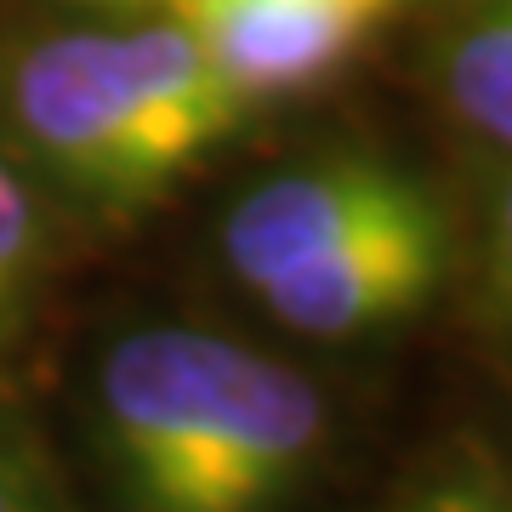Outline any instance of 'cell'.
I'll return each instance as SVG.
<instances>
[{
    "label": "cell",
    "instance_id": "obj_1",
    "mask_svg": "<svg viewBox=\"0 0 512 512\" xmlns=\"http://www.w3.org/2000/svg\"><path fill=\"white\" fill-rule=\"evenodd\" d=\"M325 439L296 370L205 330H137L103 359V444L137 512H274Z\"/></svg>",
    "mask_w": 512,
    "mask_h": 512
},
{
    "label": "cell",
    "instance_id": "obj_2",
    "mask_svg": "<svg viewBox=\"0 0 512 512\" xmlns=\"http://www.w3.org/2000/svg\"><path fill=\"white\" fill-rule=\"evenodd\" d=\"M234 86L183 18L74 29L23 52L12 114L40 160L92 205L137 211L239 126Z\"/></svg>",
    "mask_w": 512,
    "mask_h": 512
},
{
    "label": "cell",
    "instance_id": "obj_3",
    "mask_svg": "<svg viewBox=\"0 0 512 512\" xmlns=\"http://www.w3.org/2000/svg\"><path fill=\"white\" fill-rule=\"evenodd\" d=\"M444 274V222L421 188L416 200L393 205L387 217L365 222L342 245L296 262L268 285H256L268 313L302 336H365L410 313L433 296Z\"/></svg>",
    "mask_w": 512,
    "mask_h": 512
},
{
    "label": "cell",
    "instance_id": "obj_4",
    "mask_svg": "<svg viewBox=\"0 0 512 512\" xmlns=\"http://www.w3.org/2000/svg\"><path fill=\"white\" fill-rule=\"evenodd\" d=\"M421 183L382 160L342 154V160H313L296 171H279L245 194L222 222V256L245 285H268L274 274L308 262V256L342 245L365 222L387 217L393 205L416 200Z\"/></svg>",
    "mask_w": 512,
    "mask_h": 512
},
{
    "label": "cell",
    "instance_id": "obj_5",
    "mask_svg": "<svg viewBox=\"0 0 512 512\" xmlns=\"http://www.w3.org/2000/svg\"><path fill=\"white\" fill-rule=\"evenodd\" d=\"M177 18L239 103L291 97L348 63L376 23L370 0H183Z\"/></svg>",
    "mask_w": 512,
    "mask_h": 512
},
{
    "label": "cell",
    "instance_id": "obj_6",
    "mask_svg": "<svg viewBox=\"0 0 512 512\" xmlns=\"http://www.w3.org/2000/svg\"><path fill=\"white\" fill-rule=\"evenodd\" d=\"M444 86L484 137L512 148V0H490L478 12V23L450 52Z\"/></svg>",
    "mask_w": 512,
    "mask_h": 512
},
{
    "label": "cell",
    "instance_id": "obj_7",
    "mask_svg": "<svg viewBox=\"0 0 512 512\" xmlns=\"http://www.w3.org/2000/svg\"><path fill=\"white\" fill-rule=\"evenodd\" d=\"M35 262H40L35 205L23 194L18 171L0 160V348L23 325V308H29V291H35Z\"/></svg>",
    "mask_w": 512,
    "mask_h": 512
},
{
    "label": "cell",
    "instance_id": "obj_8",
    "mask_svg": "<svg viewBox=\"0 0 512 512\" xmlns=\"http://www.w3.org/2000/svg\"><path fill=\"white\" fill-rule=\"evenodd\" d=\"M0 512H69L57 490L40 478V467L23 450L0 439Z\"/></svg>",
    "mask_w": 512,
    "mask_h": 512
},
{
    "label": "cell",
    "instance_id": "obj_9",
    "mask_svg": "<svg viewBox=\"0 0 512 512\" xmlns=\"http://www.w3.org/2000/svg\"><path fill=\"white\" fill-rule=\"evenodd\" d=\"M410 512H512V495L484 490V484H444V490L421 495Z\"/></svg>",
    "mask_w": 512,
    "mask_h": 512
},
{
    "label": "cell",
    "instance_id": "obj_10",
    "mask_svg": "<svg viewBox=\"0 0 512 512\" xmlns=\"http://www.w3.org/2000/svg\"><path fill=\"white\" fill-rule=\"evenodd\" d=\"M495 279H501V296L512 308V188L501 200V211H495Z\"/></svg>",
    "mask_w": 512,
    "mask_h": 512
},
{
    "label": "cell",
    "instance_id": "obj_11",
    "mask_svg": "<svg viewBox=\"0 0 512 512\" xmlns=\"http://www.w3.org/2000/svg\"><path fill=\"white\" fill-rule=\"evenodd\" d=\"M69 6H92L109 18H148V12H177L183 0H69Z\"/></svg>",
    "mask_w": 512,
    "mask_h": 512
},
{
    "label": "cell",
    "instance_id": "obj_12",
    "mask_svg": "<svg viewBox=\"0 0 512 512\" xmlns=\"http://www.w3.org/2000/svg\"><path fill=\"white\" fill-rule=\"evenodd\" d=\"M370 6H376V12H387V6H393V0H370Z\"/></svg>",
    "mask_w": 512,
    "mask_h": 512
}]
</instances>
